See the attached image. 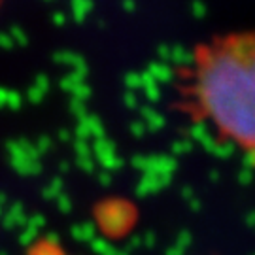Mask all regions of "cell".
<instances>
[{
	"instance_id": "cell-1",
	"label": "cell",
	"mask_w": 255,
	"mask_h": 255,
	"mask_svg": "<svg viewBox=\"0 0 255 255\" xmlns=\"http://www.w3.org/2000/svg\"><path fill=\"white\" fill-rule=\"evenodd\" d=\"M183 108L255 164V30L197 44L182 70Z\"/></svg>"
},
{
	"instance_id": "cell-2",
	"label": "cell",
	"mask_w": 255,
	"mask_h": 255,
	"mask_svg": "<svg viewBox=\"0 0 255 255\" xmlns=\"http://www.w3.org/2000/svg\"><path fill=\"white\" fill-rule=\"evenodd\" d=\"M30 255H66V254H64L57 244L47 242L46 240V242H38V244H34L32 250H30Z\"/></svg>"
},
{
	"instance_id": "cell-3",
	"label": "cell",
	"mask_w": 255,
	"mask_h": 255,
	"mask_svg": "<svg viewBox=\"0 0 255 255\" xmlns=\"http://www.w3.org/2000/svg\"><path fill=\"white\" fill-rule=\"evenodd\" d=\"M2 4H4V0H0V8H2Z\"/></svg>"
}]
</instances>
